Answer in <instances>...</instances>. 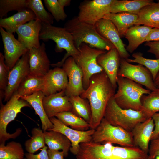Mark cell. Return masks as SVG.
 <instances>
[{"label": "cell", "instance_id": "1", "mask_svg": "<svg viewBox=\"0 0 159 159\" xmlns=\"http://www.w3.org/2000/svg\"><path fill=\"white\" fill-rule=\"evenodd\" d=\"M115 89L104 71L91 77L88 87L80 95L87 100L90 105V129H95L100 122L107 104L114 96Z\"/></svg>", "mask_w": 159, "mask_h": 159}, {"label": "cell", "instance_id": "2", "mask_svg": "<svg viewBox=\"0 0 159 159\" xmlns=\"http://www.w3.org/2000/svg\"><path fill=\"white\" fill-rule=\"evenodd\" d=\"M76 159H149L148 154L135 146H115L110 143H81Z\"/></svg>", "mask_w": 159, "mask_h": 159}, {"label": "cell", "instance_id": "3", "mask_svg": "<svg viewBox=\"0 0 159 159\" xmlns=\"http://www.w3.org/2000/svg\"><path fill=\"white\" fill-rule=\"evenodd\" d=\"M64 27L72 35L74 45L78 50L82 43L106 51L115 47L109 40L98 33L95 25L80 21L77 16L67 21Z\"/></svg>", "mask_w": 159, "mask_h": 159}, {"label": "cell", "instance_id": "4", "mask_svg": "<svg viewBox=\"0 0 159 159\" xmlns=\"http://www.w3.org/2000/svg\"><path fill=\"white\" fill-rule=\"evenodd\" d=\"M39 38L44 41L49 40L54 41L56 43V52H61L64 50L66 52L62 60L58 62L51 64L52 66L62 67L66 59L69 57H73L75 61L77 60L79 55V51L74 45L72 35L64 27L42 23Z\"/></svg>", "mask_w": 159, "mask_h": 159}, {"label": "cell", "instance_id": "5", "mask_svg": "<svg viewBox=\"0 0 159 159\" xmlns=\"http://www.w3.org/2000/svg\"><path fill=\"white\" fill-rule=\"evenodd\" d=\"M150 117L143 111L121 108L116 103L113 97L107 104L103 117L112 125L131 132L137 124Z\"/></svg>", "mask_w": 159, "mask_h": 159}, {"label": "cell", "instance_id": "6", "mask_svg": "<svg viewBox=\"0 0 159 159\" xmlns=\"http://www.w3.org/2000/svg\"><path fill=\"white\" fill-rule=\"evenodd\" d=\"M118 90L113 97L117 105L124 109L142 111V96L151 91L128 78L118 76Z\"/></svg>", "mask_w": 159, "mask_h": 159}, {"label": "cell", "instance_id": "7", "mask_svg": "<svg viewBox=\"0 0 159 159\" xmlns=\"http://www.w3.org/2000/svg\"><path fill=\"white\" fill-rule=\"evenodd\" d=\"M92 141L100 144L108 142L122 146H134L132 132L112 125L104 118L95 129Z\"/></svg>", "mask_w": 159, "mask_h": 159}, {"label": "cell", "instance_id": "8", "mask_svg": "<svg viewBox=\"0 0 159 159\" xmlns=\"http://www.w3.org/2000/svg\"><path fill=\"white\" fill-rule=\"evenodd\" d=\"M26 107L31 106L26 101L15 94L5 105H1L0 110V144H5L7 140L15 139L20 135L21 129L18 128L15 132L10 134L7 132L6 127L8 124L15 119L18 114L21 112V109Z\"/></svg>", "mask_w": 159, "mask_h": 159}, {"label": "cell", "instance_id": "9", "mask_svg": "<svg viewBox=\"0 0 159 159\" xmlns=\"http://www.w3.org/2000/svg\"><path fill=\"white\" fill-rule=\"evenodd\" d=\"M78 50L79 55L75 62L83 72V83L85 90L89 86L91 77L104 71L97 59L106 51L91 47L85 43L81 44Z\"/></svg>", "mask_w": 159, "mask_h": 159}, {"label": "cell", "instance_id": "10", "mask_svg": "<svg viewBox=\"0 0 159 159\" xmlns=\"http://www.w3.org/2000/svg\"><path fill=\"white\" fill-rule=\"evenodd\" d=\"M112 0H85L80 3L77 17L81 21L95 25L110 13Z\"/></svg>", "mask_w": 159, "mask_h": 159}, {"label": "cell", "instance_id": "11", "mask_svg": "<svg viewBox=\"0 0 159 159\" xmlns=\"http://www.w3.org/2000/svg\"><path fill=\"white\" fill-rule=\"evenodd\" d=\"M118 76L131 80L151 91L157 87L150 72L145 66L139 64L133 65L125 59L120 58Z\"/></svg>", "mask_w": 159, "mask_h": 159}, {"label": "cell", "instance_id": "12", "mask_svg": "<svg viewBox=\"0 0 159 159\" xmlns=\"http://www.w3.org/2000/svg\"><path fill=\"white\" fill-rule=\"evenodd\" d=\"M49 119L54 127L48 131H55L65 135L71 143L70 151L75 156L79 151L80 144L92 141L95 129H90L84 131L77 130L65 125L55 117H51Z\"/></svg>", "mask_w": 159, "mask_h": 159}, {"label": "cell", "instance_id": "13", "mask_svg": "<svg viewBox=\"0 0 159 159\" xmlns=\"http://www.w3.org/2000/svg\"><path fill=\"white\" fill-rule=\"evenodd\" d=\"M0 32L4 47L5 63L10 71L29 50L15 38L13 34L7 32L1 27Z\"/></svg>", "mask_w": 159, "mask_h": 159}, {"label": "cell", "instance_id": "14", "mask_svg": "<svg viewBox=\"0 0 159 159\" xmlns=\"http://www.w3.org/2000/svg\"><path fill=\"white\" fill-rule=\"evenodd\" d=\"M29 72L28 52L20 58L9 71L8 85L5 92L4 102H7L11 98Z\"/></svg>", "mask_w": 159, "mask_h": 159}, {"label": "cell", "instance_id": "15", "mask_svg": "<svg viewBox=\"0 0 159 159\" xmlns=\"http://www.w3.org/2000/svg\"><path fill=\"white\" fill-rule=\"evenodd\" d=\"M62 67L68 79L67 86L65 90V95L69 97L80 96L85 91L82 69L72 57L66 59Z\"/></svg>", "mask_w": 159, "mask_h": 159}, {"label": "cell", "instance_id": "16", "mask_svg": "<svg viewBox=\"0 0 159 159\" xmlns=\"http://www.w3.org/2000/svg\"><path fill=\"white\" fill-rule=\"evenodd\" d=\"M95 26L98 33L114 45L120 58L126 59L128 58L130 55L125 48V45L122 40L117 28L110 20L101 19L96 22Z\"/></svg>", "mask_w": 159, "mask_h": 159}, {"label": "cell", "instance_id": "17", "mask_svg": "<svg viewBox=\"0 0 159 159\" xmlns=\"http://www.w3.org/2000/svg\"><path fill=\"white\" fill-rule=\"evenodd\" d=\"M46 49L45 45L42 42L39 47L29 50V75L43 77L49 70L51 64Z\"/></svg>", "mask_w": 159, "mask_h": 159}, {"label": "cell", "instance_id": "18", "mask_svg": "<svg viewBox=\"0 0 159 159\" xmlns=\"http://www.w3.org/2000/svg\"><path fill=\"white\" fill-rule=\"evenodd\" d=\"M42 26V23L38 19L21 25L16 32L18 40L29 50L39 47L41 45L39 35Z\"/></svg>", "mask_w": 159, "mask_h": 159}, {"label": "cell", "instance_id": "19", "mask_svg": "<svg viewBox=\"0 0 159 159\" xmlns=\"http://www.w3.org/2000/svg\"><path fill=\"white\" fill-rule=\"evenodd\" d=\"M43 78L42 92L45 96L65 90L67 86V76L63 69L60 67L50 69Z\"/></svg>", "mask_w": 159, "mask_h": 159}, {"label": "cell", "instance_id": "20", "mask_svg": "<svg viewBox=\"0 0 159 159\" xmlns=\"http://www.w3.org/2000/svg\"><path fill=\"white\" fill-rule=\"evenodd\" d=\"M43 106L46 114L50 118L55 117L58 113L71 111L72 106L69 97L65 94V90L44 97Z\"/></svg>", "mask_w": 159, "mask_h": 159}, {"label": "cell", "instance_id": "21", "mask_svg": "<svg viewBox=\"0 0 159 159\" xmlns=\"http://www.w3.org/2000/svg\"><path fill=\"white\" fill-rule=\"evenodd\" d=\"M119 53L114 47L97 58L98 64L103 69L111 83L116 89L117 86V73L120 64Z\"/></svg>", "mask_w": 159, "mask_h": 159}, {"label": "cell", "instance_id": "22", "mask_svg": "<svg viewBox=\"0 0 159 159\" xmlns=\"http://www.w3.org/2000/svg\"><path fill=\"white\" fill-rule=\"evenodd\" d=\"M154 128V124L151 117L137 124L132 131L134 146L148 154Z\"/></svg>", "mask_w": 159, "mask_h": 159}, {"label": "cell", "instance_id": "23", "mask_svg": "<svg viewBox=\"0 0 159 159\" xmlns=\"http://www.w3.org/2000/svg\"><path fill=\"white\" fill-rule=\"evenodd\" d=\"M36 19L34 12L27 9L18 12L10 17L0 18V27L7 32L13 34L19 26Z\"/></svg>", "mask_w": 159, "mask_h": 159}, {"label": "cell", "instance_id": "24", "mask_svg": "<svg viewBox=\"0 0 159 159\" xmlns=\"http://www.w3.org/2000/svg\"><path fill=\"white\" fill-rule=\"evenodd\" d=\"M44 96L42 92L39 91L30 95L21 97L29 104L39 116L43 132L49 130L54 127L53 125L47 115L43 106L42 100Z\"/></svg>", "mask_w": 159, "mask_h": 159}, {"label": "cell", "instance_id": "25", "mask_svg": "<svg viewBox=\"0 0 159 159\" xmlns=\"http://www.w3.org/2000/svg\"><path fill=\"white\" fill-rule=\"evenodd\" d=\"M152 28L143 25H134L127 30L125 37L128 41L126 49L131 53L136 50L145 39Z\"/></svg>", "mask_w": 159, "mask_h": 159}, {"label": "cell", "instance_id": "26", "mask_svg": "<svg viewBox=\"0 0 159 159\" xmlns=\"http://www.w3.org/2000/svg\"><path fill=\"white\" fill-rule=\"evenodd\" d=\"M137 15L138 19L134 25H143L159 28V1L143 7Z\"/></svg>", "mask_w": 159, "mask_h": 159}, {"label": "cell", "instance_id": "27", "mask_svg": "<svg viewBox=\"0 0 159 159\" xmlns=\"http://www.w3.org/2000/svg\"><path fill=\"white\" fill-rule=\"evenodd\" d=\"M138 18L137 14L127 12L110 13L103 18L110 20L117 28L121 38L125 37L128 29L134 25Z\"/></svg>", "mask_w": 159, "mask_h": 159}, {"label": "cell", "instance_id": "28", "mask_svg": "<svg viewBox=\"0 0 159 159\" xmlns=\"http://www.w3.org/2000/svg\"><path fill=\"white\" fill-rule=\"evenodd\" d=\"M154 2L152 0H112L110 13L125 12L138 14L142 8Z\"/></svg>", "mask_w": 159, "mask_h": 159}, {"label": "cell", "instance_id": "29", "mask_svg": "<svg viewBox=\"0 0 159 159\" xmlns=\"http://www.w3.org/2000/svg\"><path fill=\"white\" fill-rule=\"evenodd\" d=\"M45 144L48 149L54 150H62L64 157L68 155L71 144L69 139L63 134L53 130L44 132Z\"/></svg>", "mask_w": 159, "mask_h": 159}, {"label": "cell", "instance_id": "30", "mask_svg": "<svg viewBox=\"0 0 159 159\" xmlns=\"http://www.w3.org/2000/svg\"><path fill=\"white\" fill-rule=\"evenodd\" d=\"M44 87L43 77L29 75L21 83L14 94L19 97L30 95L39 91H42Z\"/></svg>", "mask_w": 159, "mask_h": 159}, {"label": "cell", "instance_id": "31", "mask_svg": "<svg viewBox=\"0 0 159 159\" xmlns=\"http://www.w3.org/2000/svg\"><path fill=\"white\" fill-rule=\"evenodd\" d=\"M65 125L73 129L84 131L90 129L89 123L71 111L63 112L56 116Z\"/></svg>", "mask_w": 159, "mask_h": 159}, {"label": "cell", "instance_id": "32", "mask_svg": "<svg viewBox=\"0 0 159 159\" xmlns=\"http://www.w3.org/2000/svg\"><path fill=\"white\" fill-rule=\"evenodd\" d=\"M69 100L72 106L71 112L89 123L91 111L88 100L78 95L69 97Z\"/></svg>", "mask_w": 159, "mask_h": 159}, {"label": "cell", "instance_id": "33", "mask_svg": "<svg viewBox=\"0 0 159 159\" xmlns=\"http://www.w3.org/2000/svg\"><path fill=\"white\" fill-rule=\"evenodd\" d=\"M142 111L150 117L159 112V88L156 87L147 95H143L141 98Z\"/></svg>", "mask_w": 159, "mask_h": 159}, {"label": "cell", "instance_id": "34", "mask_svg": "<svg viewBox=\"0 0 159 159\" xmlns=\"http://www.w3.org/2000/svg\"><path fill=\"white\" fill-rule=\"evenodd\" d=\"M21 144L11 141L5 144L0 145V159H24L25 155Z\"/></svg>", "mask_w": 159, "mask_h": 159}, {"label": "cell", "instance_id": "35", "mask_svg": "<svg viewBox=\"0 0 159 159\" xmlns=\"http://www.w3.org/2000/svg\"><path fill=\"white\" fill-rule=\"evenodd\" d=\"M28 8L34 13L36 19L42 23L52 24L54 18L44 8L41 0H28Z\"/></svg>", "mask_w": 159, "mask_h": 159}, {"label": "cell", "instance_id": "36", "mask_svg": "<svg viewBox=\"0 0 159 159\" xmlns=\"http://www.w3.org/2000/svg\"><path fill=\"white\" fill-rule=\"evenodd\" d=\"M32 137L25 143L26 150L28 153H34L45 146L44 132L39 128H34L32 130Z\"/></svg>", "mask_w": 159, "mask_h": 159}, {"label": "cell", "instance_id": "37", "mask_svg": "<svg viewBox=\"0 0 159 159\" xmlns=\"http://www.w3.org/2000/svg\"><path fill=\"white\" fill-rule=\"evenodd\" d=\"M134 59L129 58L126 59L129 63H136L147 68L150 72L153 80L159 72V59H151L143 57L141 53H135L132 54Z\"/></svg>", "mask_w": 159, "mask_h": 159}, {"label": "cell", "instance_id": "38", "mask_svg": "<svg viewBox=\"0 0 159 159\" xmlns=\"http://www.w3.org/2000/svg\"><path fill=\"white\" fill-rule=\"evenodd\" d=\"M28 0H0V18L6 17L7 13L12 11L18 12L28 9Z\"/></svg>", "mask_w": 159, "mask_h": 159}, {"label": "cell", "instance_id": "39", "mask_svg": "<svg viewBox=\"0 0 159 159\" xmlns=\"http://www.w3.org/2000/svg\"><path fill=\"white\" fill-rule=\"evenodd\" d=\"M45 6L49 12L57 21H64L67 16L64 8L59 3L58 0H44Z\"/></svg>", "mask_w": 159, "mask_h": 159}, {"label": "cell", "instance_id": "40", "mask_svg": "<svg viewBox=\"0 0 159 159\" xmlns=\"http://www.w3.org/2000/svg\"><path fill=\"white\" fill-rule=\"evenodd\" d=\"M10 71L5 62L4 55L0 53V92H4L7 88Z\"/></svg>", "mask_w": 159, "mask_h": 159}, {"label": "cell", "instance_id": "41", "mask_svg": "<svg viewBox=\"0 0 159 159\" xmlns=\"http://www.w3.org/2000/svg\"><path fill=\"white\" fill-rule=\"evenodd\" d=\"M148 155L149 159H159V136L151 140Z\"/></svg>", "mask_w": 159, "mask_h": 159}, {"label": "cell", "instance_id": "42", "mask_svg": "<svg viewBox=\"0 0 159 159\" xmlns=\"http://www.w3.org/2000/svg\"><path fill=\"white\" fill-rule=\"evenodd\" d=\"M48 147L45 146L39 153L34 154L33 153H27L25 154L26 159H49L47 150Z\"/></svg>", "mask_w": 159, "mask_h": 159}, {"label": "cell", "instance_id": "43", "mask_svg": "<svg viewBox=\"0 0 159 159\" xmlns=\"http://www.w3.org/2000/svg\"><path fill=\"white\" fill-rule=\"evenodd\" d=\"M145 45L149 47L148 52L154 54L156 59H159V41L146 42Z\"/></svg>", "mask_w": 159, "mask_h": 159}, {"label": "cell", "instance_id": "44", "mask_svg": "<svg viewBox=\"0 0 159 159\" xmlns=\"http://www.w3.org/2000/svg\"><path fill=\"white\" fill-rule=\"evenodd\" d=\"M151 117L154 121V128L151 140L156 138L159 136V113H155L152 115Z\"/></svg>", "mask_w": 159, "mask_h": 159}, {"label": "cell", "instance_id": "45", "mask_svg": "<svg viewBox=\"0 0 159 159\" xmlns=\"http://www.w3.org/2000/svg\"><path fill=\"white\" fill-rule=\"evenodd\" d=\"M159 41V28H153L151 30L145 42Z\"/></svg>", "mask_w": 159, "mask_h": 159}, {"label": "cell", "instance_id": "46", "mask_svg": "<svg viewBox=\"0 0 159 159\" xmlns=\"http://www.w3.org/2000/svg\"><path fill=\"white\" fill-rule=\"evenodd\" d=\"M47 151L49 159H64V154L62 151L52 150L48 149Z\"/></svg>", "mask_w": 159, "mask_h": 159}, {"label": "cell", "instance_id": "47", "mask_svg": "<svg viewBox=\"0 0 159 159\" xmlns=\"http://www.w3.org/2000/svg\"><path fill=\"white\" fill-rule=\"evenodd\" d=\"M59 4L63 8L70 5L71 0H58Z\"/></svg>", "mask_w": 159, "mask_h": 159}, {"label": "cell", "instance_id": "48", "mask_svg": "<svg viewBox=\"0 0 159 159\" xmlns=\"http://www.w3.org/2000/svg\"><path fill=\"white\" fill-rule=\"evenodd\" d=\"M154 82L156 87L159 86V72L158 73Z\"/></svg>", "mask_w": 159, "mask_h": 159}, {"label": "cell", "instance_id": "49", "mask_svg": "<svg viewBox=\"0 0 159 159\" xmlns=\"http://www.w3.org/2000/svg\"><path fill=\"white\" fill-rule=\"evenodd\" d=\"M158 87V88H159V86H158V87Z\"/></svg>", "mask_w": 159, "mask_h": 159}, {"label": "cell", "instance_id": "50", "mask_svg": "<svg viewBox=\"0 0 159 159\" xmlns=\"http://www.w3.org/2000/svg\"><path fill=\"white\" fill-rule=\"evenodd\" d=\"M24 159H26V158H24Z\"/></svg>", "mask_w": 159, "mask_h": 159}]
</instances>
